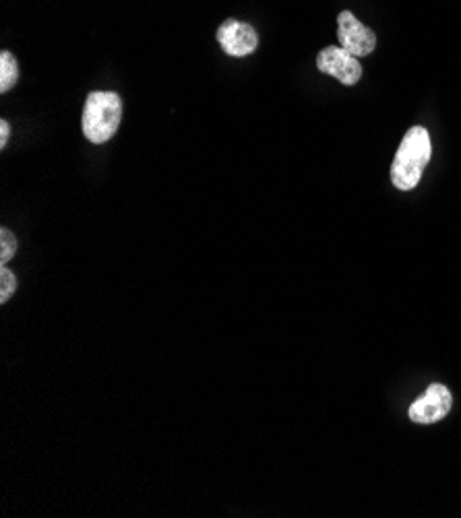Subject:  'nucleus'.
<instances>
[{
  "mask_svg": "<svg viewBox=\"0 0 461 518\" xmlns=\"http://www.w3.org/2000/svg\"><path fill=\"white\" fill-rule=\"evenodd\" d=\"M430 155H433V145H430L428 131L422 126H412L404 135V141L399 145L391 164L393 186L397 190L416 188L424 174V168L428 166Z\"/></svg>",
  "mask_w": 461,
  "mask_h": 518,
  "instance_id": "obj_1",
  "label": "nucleus"
},
{
  "mask_svg": "<svg viewBox=\"0 0 461 518\" xmlns=\"http://www.w3.org/2000/svg\"><path fill=\"white\" fill-rule=\"evenodd\" d=\"M122 102L114 91H94L87 95L81 128L89 143L102 145L108 143L120 126Z\"/></svg>",
  "mask_w": 461,
  "mask_h": 518,
  "instance_id": "obj_2",
  "label": "nucleus"
},
{
  "mask_svg": "<svg viewBox=\"0 0 461 518\" xmlns=\"http://www.w3.org/2000/svg\"><path fill=\"white\" fill-rule=\"evenodd\" d=\"M453 407V397L451 391L445 384H430L426 388V393H422L408 409V415L414 424L420 426H430L437 424L441 419L449 415Z\"/></svg>",
  "mask_w": 461,
  "mask_h": 518,
  "instance_id": "obj_3",
  "label": "nucleus"
},
{
  "mask_svg": "<svg viewBox=\"0 0 461 518\" xmlns=\"http://www.w3.org/2000/svg\"><path fill=\"white\" fill-rule=\"evenodd\" d=\"M337 40L340 46L354 54L356 58L368 56L377 48V34L373 29H368L360 19H356L350 11H342L337 17Z\"/></svg>",
  "mask_w": 461,
  "mask_h": 518,
  "instance_id": "obj_4",
  "label": "nucleus"
},
{
  "mask_svg": "<svg viewBox=\"0 0 461 518\" xmlns=\"http://www.w3.org/2000/svg\"><path fill=\"white\" fill-rule=\"evenodd\" d=\"M317 69L348 87L356 85L362 79L360 60L354 54L346 52L342 46L323 48L317 56Z\"/></svg>",
  "mask_w": 461,
  "mask_h": 518,
  "instance_id": "obj_5",
  "label": "nucleus"
},
{
  "mask_svg": "<svg viewBox=\"0 0 461 518\" xmlns=\"http://www.w3.org/2000/svg\"><path fill=\"white\" fill-rule=\"evenodd\" d=\"M218 42L228 56H249L259 46V36L253 25L238 19H226L218 29Z\"/></svg>",
  "mask_w": 461,
  "mask_h": 518,
  "instance_id": "obj_6",
  "label": "nucleus"
},
{
  "mask_svg": "<svg viewBox=\"0 0 461 518\" xmlns=\"http://www.w3.org/2000/svg\"><path fill=\"white\" fill-rule=\"evenodd\" d=\"M19 64L13 52H0V93H7L17 85Z\"/></svg>",
  "mask_w": 461,
  "mask_h": 518,
  "instance_id": "obj_7",
  "label": "nucleus"
},
{
  "mask_svg": "<svg viewBox=\"0 0 461 518\" xmlns=\"http://www.w3.org/2000/svg\"><path fill=\"white\" fill-rule=\"evenodd\" d=\"M17 252V238L7 228L0 230V267L9 265Z\"/></svg>",
  "mask_w": 461,
  "mask_h": 518,
  "instance_id": "obj_8",
  "label": "nucleus"
},
{
  "mask_svg": "<svg viewBox=\"0 0 461 518\" xmlns=\"http://www.w3.org/2000/svg\"><path fill=\"white\" fill-rule=\"evenodd\" d=\"M17 291V277L7 265L0 267V304H7Z\"/></svg>",
  "mask_w": 461,
  "mask_h": 518,
  "instance_id": "obj_9",
  "label": "nucleus"
},
{
  "mask_svg": "<svg viewBox=\"0 0 461 518\" xmlns=\"http://www.w3.org/2000/svg\"><path fill=\"white\" fill-rule=\"evenodd\" d=\"M11 137V124L7 120H0V149H5Z\"/></svg>",
  "mask_w": 461,
  "mask_h": 518,
  "instance_id": "obj_10",
  "label": "nucleus"
}]
</instances>
